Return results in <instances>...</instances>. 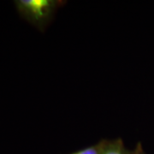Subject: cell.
<instances>
[{"label":"cell","mask_w":154,"mask_h":154,"mask_svg":"<svg viewBox=\"0 0 154 154\" xmlns=\"http://www.w3.org/2000/svg\"><path fill=\"white\" fill-rule=\"evenodd\" d=\"M101 148L102 147H99V146H91V147H88L73 154H100Z\"/></svg>","instance_id":"3957f363"},{"label":"cell","mask_w":154,"mask_h":154,"mask_svg":"<svg viewBox=\"0 0 154 154\" xmlns=\"http://www.w3.org/2000/svg\"><path fill=\"white\" fill-rule=\"evenodd\" d=\"M51 0H19L16 1L20 15L33 25L41 28L51 17L55 8Z\"/></svg>","instance_id":"6da1fadb"},{"label":"cell","mask_w":154,"mask_h":154,"mask_svg":"<svg viewBox=\"0 0 154 154\" xmlns=\"http://www.w3.org/2000/svg\"><path fill=\"white\" fill-rule=\"evenodd\" d=\"M100 154H127L121 142H115L101 148Z\"/></svg>","instance_id":"7a4b0ae2"},{"label":"cell","mask_w":154,"mask_h":154,"mask_svg":"<svg viewBox=\"0 0 154 154\" xmlns=\"http://www.w3.org/2000/svg\"><path fill=\"white\" fill-rule=\"evenodd\" d=\"M134 154H144L143 151H142V149L140 147V146H139V147H137Z\"/></svg>","instance_id":"277c9868"}]
</instances>
